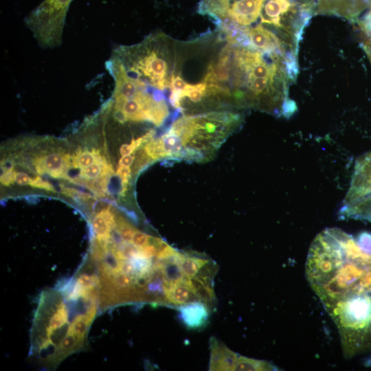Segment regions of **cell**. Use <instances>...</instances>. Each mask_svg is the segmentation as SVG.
Here are the masks:
<instances>
[{
  "label": "cell",
  "instance_id": "e0dca14e",
  "mask_svg": "<svg viewBox=\"0 0 371 371\" xmlns=\"http://www.w3.org/2000/svg\"><path fill=\"white\" fill-rule=\"evenodd\" d=\"M134 159V156L131 155H123L119 161V166L129 167Z\"/></svg>",
  "mask_w": 371,
  "mask_h": 371
},
{
  "label": "cell",
  "instance_id": "5b68a950",
  "mask_svg": "<svg viewBox=\"0 0 371 371\" xmlns=\"http://www.w3.org/2000/svg\"><path fill=\"white\" fill-rule=\"evenodd\" d=\"M315 14L314 0H265L260 14V24L297 52L304 29Z\"/></svg>",
  "mask_w": 371,
  "mask_h": 371
},
{
  "label": "cell",
  "instance_id": "277c9868",
  "mask_svg": "<svg viewBox=\"0 0 371 371\" xmlns=\"http://www.w3.org/2000/svg\"><path fill=\"white\" fill-rule=\"evenodd\" d=\"M166 41L161 34H150L137 44L117 47L112 54L121 60L130 75L155 89L168 91L172 75H168Z\"/></svg>",
  "mask_w": 371,
  "mask_h": 371
},
{
  "label": "cell",
  "instance_id": "4fadbf2b",
  "mask_svg": "<svg viewBox=\"0 0 371 371\" xmlns=\"http://www.w3.org/2000/svg\"><path fill=\"white\" fill-rule=\"evenodd\" d=\"M363 50L371 64V32L359 33Z\"/></svg>",
  "mask_w": 371,
  "mask_h": 371
},
{
  "label": "cell",
  "instance_id": "30bf717a",
  "mask_svg": "<svg viewBox=\"0 0 371 371\" xmlns=\"http://www.w3.org/2000/svg\"><path fill=\"white\" fill-rule=\"evenodd\" d=\"M145 151L149 157L154 159L168 157L161 137L148 142L145 146Z\"/></svg>",
  "mask_w": 371,
  "mask_h": 371
},
{
  "label": "cell",
  "instance_id": "52a82bcc",
  "mask_svg": "<svg viewBox=\"0 0 371 371\" xmlns=\"http://www.w3.org/2000/svg\"><path fill=\"white\" fill-rule=\"evenodd\" d=\"M179 317L187 328L200 330L205 326L211 309L202 302L194 301L179 306Z\"/></svg>",
  "mask_w": 371,
  "mask_h": 371
},
{
  "label": "cell",
  "instance_id": "3957f363",
  "mask_svg": "<svg viewBox=\"0 0 371 371\" xmlns=\"http://www.w3.org/2000/svg\"><path fill=\"white\" fill-rule=\"evenodd\" d=\"M306 271L313 289L335 322L371 302V251L339 229H326L315 238Z\"/></svg>",
  "mask_w": 371,
  "mask_h": 371
},
{
  "label": "cell",
  "instance_id": "7c38bea8",
  "mask_svg": "<svg viewBox=\"0 0 371 371\" xmlns=\"http://www.w3.org/2000/svg\"><path fill=\"white\" fill-rule=\"evenodd\" d=\"M100 166L98 163H93L82 170V175L87 179H95L100 173Z\"/></svg>",
  "mask_w": 371,
  "mask_h": 371
},
{
  "label": "cell",
  "instance_id": "9a60e30c",
  "mask_svg": "<svg viewBox=\"0 0 371 371\" xmlns=\"http://www.w3.org/2000/svg\"><path fill=\"white\" fill-rule=\"evenodd\" d=\"M14 181L19 185H30L32 179L25 172H14Z\"/></svg>",
  "mask_w": 371,
  "mask_h": 371
},
{
  "label": "cell",
  "instance_id": "8992f818",
  "mask_svg": "<svg viewBox=\"0 0 371 371\" xmlns=\"http://www.w3.org/2000/svg\"><path fill=\"white\" fill-rule=\"evenodd\" d=\"M316 14L335 16L356 23L371 5V0H314Z\"/></svg>",
  "mask_w": 371,
  "mask_h": 371
},
{
  "label": "cell",
  "instance_id": "2e32d148",
  "mask_svg": "<svg viewBox=\"0 0 371 371\" xmlns=\"http://www.w3.org/2000/svg\"><path fill=\"white\" fill-rule=\"evenodd\" d=\"M30 185L33 187L42 188L49 191L54 190L53 187L49 183L42 180L39 177H36L32 179Z\"/></svg>",
  "mask_w": 371,
  "mask_h": 371
},
{
  "label": "cell",
  "instance_id": "8fae6325",
  "mask_svg": "<svg viewBox=\"0 0 371 371\" xmlns=\"http://www.w3.org/2000/svg\"><path fill=\"white\" fill-rule=\"evenodd\" d=\"M95 153L86 151L78 156L76 161L80 167L86 168L95 161Z\"/></svg>",
  "mask_w": 371,
  "mask_h": 371
},
{
  "label": "cell",
  "instance_id": "7a4b0ae2",
  "mask_svg": "<svg viewBox=\"0 0 371 371\" xmlns=\"http://www.w3.org/2000/svg\"><path fill=\"white\" fill-rule=\"evenodd\" d=\"M97 277L80 264L71 277L43 291L30 328V356L47 368L85 349L100 310Z\"/></svg>",
  "mask_w": 371,
  "mask_h": 371
},
{
  "label": "cell",
  "instance_id": "6da1fadb",
  "mask_svg": "<svg viewBox=\"0 0 371 371\" xmlns=\"http://www.w3.org/2000/svg\"><path fill=\"white\" fill-rule=\"evenodd\" d=\"M297 76L282 53L257 49L245 41L227 42L209 65L203 81L206 97L288 118L297 110L289 96V87Z\"/></svg>",
  "mask_w": 371,
  "mask_h": 371
},
{
  "label": "cell",
  "instance_id": "ba28073f",
  "mask_svg": "<svg viewBox=\"0 0 371 371\" xmlns=\"http://www.w3.org/2000/svg\"><path fill=\"white\" fill-rule=\"evenodd\" d=\"M206 89L207 85L204 81L196 84H190L187 82L184 89L180 95L181 106L183 100L186 98H188L189 100L193 103L200 102L203 98L206 95Z\"/></svg>",
  "mask_w": 371,
  "mask_h": 371
},
{
  "label": "cell",
  "instance_id": "5bb4252c",
  "mask_svg": "<svg viewBox=\"0 0 371 371\" xmlns=\"http://www.w3.org/2000/svg\"><path fill=\"white\" fill-rule=\"evenodd\" d=\"M117 173L122 181L123 186L126 187L131 177L130 168L119 166Z\"/></svg>",
  "mask_w": 371,
  "mask_h": 371
},
{
  "label": "cell",
  "instance_id": "9c48e42d",
  "mask_svg": "<svg viewBox=\"0 0 371 371\" xmlns=\"http://www.w3.org/2000/svg\"><path fill=\"white\" fill-rule=\"evenodd\" d=\"M41 164L52 177H60L61 176L63 160L59 154L53 153L45 156L42 159Z\"/></svg>",
  "mask_w": 371,
  "mask_h": 371
}]
</instances>
